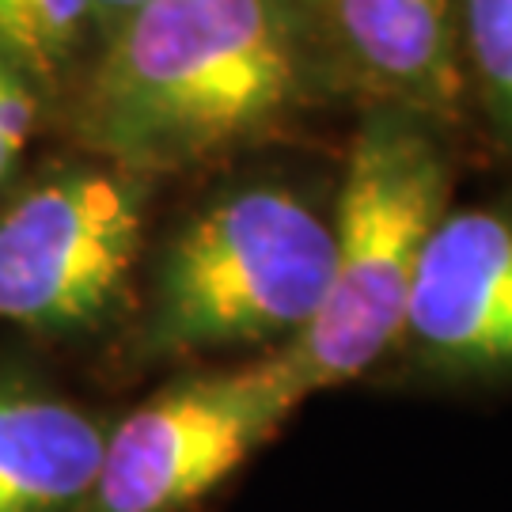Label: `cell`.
Listing matches in <instances>:
<instances>
[{
  "label": "cell",
  "instance_id": "obj_13",
  "mask_svg": "<svg viewBox=\"0 0 512 512\" xmlns=\"http://www.w3.org/2000/svg\"><path fill=\"white\" fill-rule=\"evenodd\" d=\"M23 4V0H0V31L8 27V19L16 16V8Z\"/></svg>",
  "mask_w": 512,
  "mask_h": 512
},
{
  "label": "cell",
  "instance_id": "obj_4",
  "mask_svg": "<svg viewBox=\"0 0 512 512\" xmlns=\"http://www.w3.org/2000/svg\"><path fill=\"white\" fill-rule=\"evenodd\" d=\"M308 395L281 357L194 372L107 429L80 512H186L236 475Z\"/></svg>",
  "mask_w": 512,
  "mask_h": 512
},
{
  "label": "cell",
  "instance_id": "obj_2",
  "mask_svg": "<svg viewBox=\"0 0 512 512\" xmlns=\"http://www.w3.org/2000/svg\"><path fill=\"white\" fill-rule=\"evenodd\" d=\"M448 198L452 156L437 118L372 103L353 133L330 224L327 296L277 349L304 395L357 380L399 342L418 258Z\"/></svg>",
  "mask_w": 512,
  "mask_h": 512
},
{
  "label": "cell",
  "instance_id": "obj_11",
  "mask_svg": "<svg viewBox=\"0 0 512 512\" xmlns=\"http://www.w3.org/2000/svg\"><path fill=\"white\" fill-rule=\"evenodd\" d=\"M35 114V95H31L27 76L0 54V183L8 179V171L16 167V160L31 141Z\"/></svg>",
  "mask_w": 512,
  "mask_h": 512
},
{
  "label": "cell",
  "instance_id": "obj_1",
  "mask_svg": "<svg viewBox=\"0 0 512 512\" xmlns=\"http://www.w3.org/2000/svg\"><path fill=\"white\" fill-rule=\"evenodd\" d=\"M308 88L289 0H145L110 23L76 126L110 167L148 179L270 137Z\"/></svg>",
  "mask_w": 512,
  "mask_h": 512
},
{
  "label": "cell",
  "instance_id": "obj_7",
  "mask_svg": "<svg viewBox=\"0 0 512 512\" xmlns=\"http://www.w3.org/2000/svg\"><path fill=\"white\" fill-rule=\"evenodd\" d=\"M330 50L372 103L456 122L467 80L456 0H323Z\"/></svg>",
  "mask_w": 512,
  "mask_h": 512
},
{
  "label": "cell",
  "instance_id": "obj_9",
  "mask_svg": "<svg viewBox=\"0 0 512 512\" xmlns=\"http://www.w3.org/2000/svg\"><path fill=\"white\" fill-rule=\"evenodd\" d=\"M463 80L494 141L512 152V0H456Z\"/></svg>",
  "mask_w": 512,
  "mask_h": 512
},
{
  "label": "cell",
  "instance_id": "obj_10",
  "mask_svg": "<svg viewBox=\"0 0 512 512\" xmlns=\"http://www.w3.org/2000/svg\"><path fill=\"white\" fill-rule=\"evenodd\" d=\"M88 23L92 0H23L0 31V54L23 76H50L69 61Z\"/></svg>",
  "mask_w": 512,
  "mask_h": 512
},
{
  "label": "cell",
  "instance_id": "obj_12",
  "mask_svg": "<svg viewBox=\"0 0 512 512\" xmlns=\"http://www.w3.org/2000/svg\"><path fill=\"white\" fill-rule=\"evenodd\" d=\"M137 4H145V0H92V16H99L110 27V23H118L126 12H133Z\"/></svg>",
  "mask_w": 512,
  "mask_h": 512
},
{
  "label": "cell",
  "instance_id": "obj_8",
  "mask_svg": "<svg viewBox=\"0 0 512 512\" xmlns=\"http://www.w3.org/2000/svg\"><path fill=\"white\" fill-rule=\"evenodd\" d=\"M107 425L38 387L0 380V512H80Z\"/></svg>",
  "mask_w": 512,
  "mask_h": 512
},
{
  "label": "cell",
  "instance_id": "obj_6",
  "mask_svg": "<svg viewBox=\"0 0 512 512\" xmlns=\"http://www.w3.org/2000/svg\"><path fill=\"white\" fill-rule=\"evenodd\" d=\"M399 342L425 380L512 376V209H448L425 239Z\"/></svg>",
  "mask_w": 512,
  "mask_h": 512
},
{
  "label": "cell",
  "instance_id": "obj_3",
  "mask_svg": "<svg viewBox=\"0 0 512 512\" xmlns=\"http://www.w3.org/2000/svg\"><path fill=\"white\" fill-rule=\"evenodd\" d=\"M330 220L285 186H239L167 243L141 327L145 357L289 342L330 285Z\"/></svg>",
  "mask_w": 512,
  "mask_h": 512
},
{
  "label": "cell",
  "instance_id": "obj_5",
  "mask_svg": "<svg viewBox=\"0 0 512 512\" xmlns=\"http://www.w3.org/2000/svg\"><path fill=\"white\" fill-rule=\"evenodd\" d=\"M145 243V183L69 167L0 213V319L38 334L107 323Z\"/></svg>",
  "mask_w": 512,
  "mask_h": 512
}]
</instances>
